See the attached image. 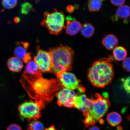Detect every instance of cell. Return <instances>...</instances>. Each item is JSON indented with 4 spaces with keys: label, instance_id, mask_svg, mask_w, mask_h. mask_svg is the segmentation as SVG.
<instances>
[{
    "label": "cell",
    "instance_id": "1",
    "mask_svg": "<svg viewBox=\"0 0 130 130\" xmlns=\"http://www.w3.org/2000/svg\"><path fill=\"white\" fill-rule=\"evenodd\" d=\"M21 82L31 98L45 105L51 101L57 91L63 88L58 79L37 77L24 72Z\"/></svg>",
    "mask_w": 130,
    "mask_h": 130
},
{
    "label": "cell",
    "instance_id": "2",
    "mask_svg": "<svg viewBox=\"0 0 130 130\" xmlns=\"http://www.w3.org/2000/svg\"><path fill=\"white\" fill-rule=\"evenodd\" d=\"M113 60V57L110 55L108 58L95 61L89 68L88 78L94 87L102 88L111 83L115 75L112 63Z\"/></svg>",
    "mask_w": 130,
    "mask_h": 130
},
{
    "label": "cell",
    "instance_id": "3",
    "mask_svg": "<svg viewBox=\"0 0 130 130\" xmlns=\"http://www.w3.org/2000/svg\"><path fill=\"white\" fill-rule=\"evenodd\" d=\"M52 59V72L56 75L69 71L72 68L74 52L69 46L60 45L49 49Z\"/></svg>",
    "mask_w": 130,
    "mask_h": 130
},
{
    "label": "cell",
    "instance_id": "4",
    "mask_svg": "<svg viewBox=\"0 0 130 130\" xmlns=\"http://www.w3.org/2000/svg\"><path fill=\"white\" fill-rule=\"evenodd\" d=\"M66 18L63 12L55 9L51 12H45L41 24L52 35L60 34L65 26Z\"/></svg>",
    "mask_w": 130,
    "mask_h": 130
},
{
    "label": "cell",
    "instance_id": "5",
    "mask_svg": "<svg viewBox=\"0 0 130 130\" xmlns=\"http://www.w3.org/2000/svg\"><path fill=\"white\" fill-rule=\"evenodd\" d=\"M94 99H92V105L88 111L84 115L90 116L97 123L108 112L110 102L106 93H104L102 95L99 93H96Z\"/></svg>",
    "mask_w": 130,
    "mask_h": 130
},
{
    "label": "cell",
    "instance_id": "6",
    "mask_svg": "<svg viewBox=\"0 0 130 130\" xmlns=\"http://www.w3.org/2000/svg\"><path fill=\"white\" fill-rule=\"evenodd\" d=\"M45 107L43 104L31 100L19 105L18 109L21 118L30 122L38 120L41 117L42 110Z\"/></svg>",
    "mask_w": 130,
    "mask_h": 130
},
{
    "label": "cell",
    "instance_id": "7",
    "mask_svg": "<svg viewBox=\"0 0 130 130\" xmlns=\"http://www.w3.org/2000/svg\"><path fill=\"white\" fill-rule=\"evenodd\" d=\"M56 76L63 88L73 90L77 89L81 93L85 92L86 89L81 85L80 80L73 73L65 71L57 74Z\"/></svg>",
    "mask_w": 130,
    "mask_h": 130
},
{
    "label": "cell",
    "instance_id": "8",
    "mask_svg": "<svg viewBox=\"0 0 130 130\" xmlns=\"http://www.w3.org/2000/svg\"><path fill=\"white\" fill-rule=\"evenodd\" d=\"M37 54L34 60L39 69L42 73L52 72V59L49 52L39 47L37 48Z\"/></svg>",
    "mask_w": 130,
    "mask_h": 130
},
{
    "label": "cell",
    "instance_id": "9",
    "mask_svg": "<svg viewBox=\"0 0 130 130\" xmlns=\"http://www.w3.org/2000/svg\"><path fill=\"white\" fill-rule=\"evenodd\" d=\"M56 95L57 104L59 106L68 108L74 107L75 100L77 96L74 90L63 88Z\"/></svg>",
    "mask_w": 130,
    "mask_h": 130
},
{
    "label": "cell",
    "instance_id": "10",
    "mask_svg": "<svg viewBox=\"0 0 130 130\" xmlns=\"http://www.w3.org/2000/svg\"><path fill=\"white\" fill-rule=\"evenodd\" d=\"M17 46L14 49V51L15 57L27 64L29 61L31 60L30 53L27 51L29 43L27 42H21L17 43Z\"/></svg>",
    "mask_w": 130,
    "mask_h": 130
},
{
    "label": "cell",
    "instance_id": "11",
    "mask_svg": "<svg viewBox=\"0 0 130 130\" xmlns=\"http://www.w3.org/2000/svg\"><path fill=\"white\" fill-rule=\"evenodd\" d=\"M92 102V99L88 98L85 94L77 95L75 100L74 107L82 112L84 115L88 111Z\"/></svg>",
    "mask_w": 130,
    "mask_h": 130
},
{
    "label": "cell",
    "instance_id": "12",
    "mask_svg": "<svg viewBox=\"0 0 130 130\" xmlns=\"http://www.w3.org/2000/svg\"><path fill=\"white\" fill-rule=\"evenodd\" d=\"M66 20V24L64 28L67 34L71 36L77 35L82 27L80 23L70 16L67 17Z\"/></svg>",
    "mask_w": 130,
    "mask_h": 130
},
{
    "label": "cell",
    "instance_id": "13",
    "mask_svg": "<svg viewBox=\"0 0 130 130\" xmlns=\"http://www.w3.org/2000/svg\"><path fill=\"white\" fill-rule=\"evenodd\" d=\"M130 16V7L127 5L120 6L117 9L116 14L112 17V19L116 21L118 19H123L125 23H127V19Z\"/></svg>",
    "mask_w": 130,
    "mask_h": 130
},
{
    "label": "cell",
    "instance_id": "14",
    "mask_svg": "<svg viewBox=\"0 0 130 130\" xmlns=\"http://www.w3.org/2000/svg\"><path fill=\"white\" fill-rule=\"evenodd\" d=\"M23 62L16 57H13L9 58L7 61L8 69L12 72H19L23 69Z\"/></svg>",
    "mask_w": 130,
    "mask_h": 130
},
{
    "label": "cell",
    "instance_id": "15",
    "mask_svg": "<svg viewBox=\"0 0 130 130\" xmlns=\"http://www.w3.org/2000/svg\"><path fill=\"white\" fill-rule=\"evenodd\" d=\"M103 46L108 50L114 49L117 46L118 41L117 38L113 34H108L104 37L102 41Z\"/></svg>",
    "mask_w": 130,
    "mask_h": 130
},
{
    "label": "cell",
    "instance_id": "16",
    "mask_svg": "<svg viewBox=\"0 0 130 130\" xmlns=\"http://www.w3.org/2000/svg\"><path fill=\"white\" fill-rule=\"evenodd\" d=\"M24 72L29 75L38 77H43L42 73L39 69L35 61L31 60L27 63L25 67Z\"/></svg>",
    "mask_w": 130,
    "mask_h": 130
},
{
    "label": "cell",
    "instance_id": "17",
    "mask_svg": "<svg viewBox=\"0 0 130 130\" xmlns=\"http://www.w3.org/2000/svg\"><path fill=\"white\" fill-rule=\"evenodd\" d=\"M106 118L108 123L112 126H118L122 121L121 115L116 112H112L109 113Z\"/></svg>",
    "mask_w": 130,
    "mask_h": 130
},
{
    "label": "cell",
    "instance_id": "18",
    "mask_svg": "<svg viewBox=\"0 0 130 130\" xmlns=\"http://www.w3.org/2000/svg\"><path fill=\"white\" fill-rule=\"evenodd\" d=\"M113 57L116 60L123 61L126 58L127 55V51L124 47L122 46L116 47L113 51Z\"/></svg>",
    "mask_w": 130,
    "mask_h": 130
},
{
    "label": "cell",
    "instance_id": "19",
    "mask_svg": "<svg viewBox=\"0 0 130 130\" xmlns=\"http://www.w3.org/2000/svg\"><path fill=\"white\" fill-rule=\"evenodd\" d=\"M95 29L92 24L89 23L84 24L82 26L80 30L81 35L86 38H89L93 35Z\"/></svg>",
    "mask_w": 130,
    "mask_h": 130
},
{
    "label": "cell",
    "instance_id": "20",
    "mask_svg": "<svg viewBox=\"0 0 130 130\" xmlns=\"http://www.w3.org/2000/svg\"><path fill=\"white\" fill-rule=\"evenodd\" d=\"M106 0H89L88 3L89 10L91 12H98L101 9L102 2Z\"/></svg>",
    "mask_w": 130,
    "mask_h": 130
},
{
    "label": "cell",
    "instance_id": "21",
    "mask_svg": "<svg viewBox=\"0 0 130 130\" xmlns=\"http://www.w3.org/2000/svg\"><path fill=\"white\" fill-rule=\"evenodd\" d=\"M27 130H44V126L39 121H32L29 123L27 127Z\"/></svg>",
    "mask_w": 130,
    "mask_h": 130
},
{
    "label": "cell",
    "instance_id": "22",
    "mask_svg": "<svg viewBox=\"0 0 130 130\" xmlns=\"http://www.w3.org/2000/svg\"><path fill=\"white\" fill-rule=\"evenodd\" d=\"M3 6L7 9H12L17 5L18 0H2Z\"/></svg>",
    "mask_w": 130,
    "mask_h": 130
},
{
    "label": "cell",
    "instance_id": "23",
    "mask_svg": "<svg viewBox=\"0 0 130 130\" xmlns=\"http://www.w3.org/2000/svg\"><path fill=\"white\" fill-rule=\"evenodd\" d=\"M123 88L127 93L130 94V76L121 79Z\"/></svg>",
    "mask_w": 130,
    "mask_h": 130
},
{
    "label": "cell",
    "instance_id": "24",
    "mask_svg": "<svg viewBox=\"0 0 130 130\" xmlns=\"http://www.w3.org/2000/svg\"><path fill=\"white\" fill-rule=\"evenodd\" d=\"M32 9V5L30 3L26 2L22 5L21 7V12L24 14H27L31 12Z\"/></svg>",
    "mask_w": 130,
    "mask_h": 130
},
{
    "label": "cell",
    "instance_id": "25",
    "mask_svg": "<svg viewBox=\"0 0 130 130\" xmlns=\"http://www.w3.org/2000/svg\"><path fill=\"white\" fill-rule=\"evenodd\" d=\"M122 65L123 69L125 71L130 72V57L126 58L123 60Z\"/></svg>",
    "mask_w": 130,
    "mask_h": 130
},
{
    "label": "cell",
    "instance_id": "26",
    "mask_svg": "<svg viewBox=\"0 0 130 130\" xmlns=\"http://www.w3.org/2000/svg\"><path fill=\"white\" fill-rule=\"evenodd\" d=\"M110 1L114 5L120 6L124 4L126 0H110Z\"/></svg>",
    "mask_w": 130,
    "mask_h": 130
},
{
    "label": "cell",
    "instance_id": "27",
    "mask_svg": "<svg viewBox=\"0 0 130 130\" xmlns=\"http://www.w3.org/2000/svg\"><path fill=\"white\" fill-rule=\"evenodd\" d=\"M6 130H22V129L19 125L16 124H12L8 127Z\"/></svg>",
    "mask_w": 130,
    "mask_h": 130
},
{
    "label": "cell",
    "instance_id": "28",
    "mask_svg": "<svg viewBox=\"0 0 130 130\" xmlns=\"http://www.w3.org/2000/svg\"><path fill=\"white\" fill-rule=\"evenodd\" d=\"M74 7L70 5L68 6L67 9L68 12H72L74 11Z\"/></svg>",
    "mask_w": 130,
    "mask_h": 130
},
{
    "label": "cell",
    "instance_id": "29",
    "mask_svg": "<svg viewBox=\"0 0 130 130\" xmlns=\"http://www.w3.org/2000/svg\"><path fill=\"white\" fill-rule=\"evenodd\" d=\"M88 130H101L100 127L97 126H94L89 128Z\"/></svg>",
    "mask_w": 130,
    "mask_h": 130
},
{
    "label": "cell",
    "instance_id": "30",
    "mask_svg": "<svg viewBox=\"0 0 130 130\" xmlns=\"http://www.w3.org/2000/svg\"><path fill=\"white\" fill-rule=\"evenodd\" d=\"M44 130H57L55 128L54 126L53 125L45 129Z\"/></svg>",
    "mask_w": 130,
    "mask_h": 130
},
{
    "label": "cell",
    "instance_id": "31",
    "mask_svg": "<svg viewBox=\"0 0 130 130\" xmlns=\"http://www.w3.org/2000/svg\"><path fill=\"white\" fill-rule=\"evenodd\" d=\"M14 22L16 23H18L20 21V18L18 17H16L14 18Z\"/></svg>",
    "mask_w": 130,
    "mask_h": 130
},
{
    "label": "cell",
    "instance_id": "32",
    "mask_svg": "<svg viewBox=\"0 0 130 130\" xmlns=\"http://www.w3.org/2000/svg\"><path fill=\"white\" fill-rule=\"evenodd\" d=\"M98 121L101 124H104V120L102 119V118H101L100 120H99Z\"/></svg>",
    "mask_w": 130,
    "mask_h": 130
},
{
    "label": "cell",
    "instance_id": "33",
    "mask_svg": "<svg viewBox=\"0 0 130 130\" xmlns=\"http://www.w3.org/2000/svg\"><path fill=\"white\" fill-rule=\"evenodd\" d=\"M118 130H122L123 128L121 126H118L117 128Z\"/></svg>",
    "mask_w": 130,
    "mask_h": 130
}]
</instances>
